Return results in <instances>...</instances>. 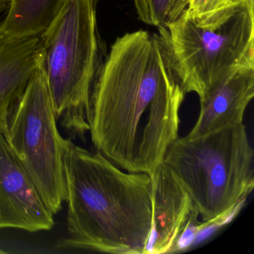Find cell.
<instances>
[{"label": "cell", "mask_w": 254, "mask_h": 254, "mask_svg": "<svg viewBox=\"0 0 254 254\" xmlns=\"http://www.w3.org/2000/svg\"><path fill=\"white\" fill-rule=\"evenodd\" d=\"M185 96L158 34L138 30L117 38L90 97L95 148L126 172L151 173L178 137Z\"/></svg>", "instance_id": "6da1fadb"}, {"label": "cell", "mask_w": 254, "mask_h": 254, "mask_svg": "<svg viewBox=\"0 0 254 254\" xmlns=\"http://www.w3.org/2000/svg\"><path fill=\"white\" fill-rule=\"evenodd\" d=\"M67 234L57 248L144 254L151 226L149 174L125 172L99 151L64 140Z\"/></svg>", "instance_id": "7a4b0ae2"}, {"label": "cell", "mask_w": 254, "mask_h": 254, "mask_svg": "<svg viewBox=\"0 0 254 254\" xmlns=\"http://www.w3.org/2000/svg\"><path fill=\"white\" fill-rule=\"evenodd\" d=\"M157 29L174 75L199 100L238 68L254 67V0L201 15L184 10Z\"/></svg>", "instance_id": "3957f363"}, {"label": "cell", "mask_w": 254, "mask_h": 254, "mask_svg": "<svg viewBox=\"0 0 254 254\" xmlns=\"http://www.w3.org/2000/svg\"><path fill=\"white\" fill-rule=\"evenodd\" d=\"M98 0H65L40 36L41 63L56 120L72 137L90 130V97L103 64L98 30Z\"/></svg>", "instance_id": "277c9868"}, {"label": "cell", "mask_w": 254, "mask_h": 254, "mask_svg": "<svg viewBox=\"0 0 254 254\" xmlns=\"http://www.w3.org/2000/svg\"><path fill=\"white\" fill-rule=\"evenodd\" d=\"M163 163L187 190L203 222L247 199L254 189V151L243 123L197 137L178 136Z\"/></svg>", "instance_id": "5b68a950"}, {"label": "cell", "mask_w": 254, "mask_h": 254, "mask_svg": "<svg viewBox=\"0 0 254 254\" xmlns=\"http://www.w3.org/2000/svg\"><path fill=\"white\" fill-rule=\"evenodd\" d=\"M57 123L40 60L3 134L54 215L66 200L64 138L59 133Z\"/></svg>", "instance_id": "8992f818"}, {"label": "cell", "mask_w": 254, "mask_h": 254, "mask_svg": "<svg viewBox=\"0 0 254 254\" xmlns=\"http://www.w3.org/2000/svg\"><path fill=\"white\" fill-rule=\"evenodd\" d=\"M54 225V214L0 131V229L36 233Z\"/></svg>", "instance_id": "52a82bcc"}, {"label": "cell", "mask_w": 254, "mask_h": 254, "mask_svg": "<svg viewBox=\"0 0 254 254\" xmlns=\"http://www.w3.org/2000/svg\"><path fill=\"white\" fill-rule=\"evenodd\" d=\"M151 226L144 254L172 253L190 220L198 217L187 190L166 164L151 173Z\"/></svg>", "instance_id": "ba28073f"}, {"label": "cell", "mask_w": 254, "mask_h": 254, "mask_svg": "<svg viewBox=\"0 0 254 254\" xmlns=\"http://www.w3.org/2000/svg\"><path fill=\"white\" fill-rule=\"evenodd\" d=\"M254 96V67L238 68L200 99L198 118L187 137H197L242 124Z\"/></svg>", "instance_id": "9c48e42d"}, {"label": "cell", "mask_w": 254, "mask_h": 254, "mask_svg": "<svg viewBox=\"0 0 254 254\" xmlns=\"http://www.w3.org/2000/svg\"><path fill=\"white\" fill-rule=\"evenodd\" d=\"M41 57L40 37L11 39L0 33V131L2 133Z\"/></svg>", "instance_id": "30bf717a"}, {"label": "cell", "mask_w": 254, "mask_h": 254, "mask_svg": "<svg viewBox=\"0 0 254 254\" xmlns=\"http://www.w3.org/2000/svg\"><path fill=\"white\" fill-rule=\"evenodd\" d=\"M65 0H8L0 33L11 39L40 37L59 15Z\"/></svg>", "instance_id": "8fae6325"}, {"label": "cell", "mask_w": 254, "mask_h": 254, "mask_svg": "<svg viewBox=\"0 0 254 254\" xmlns=\"http://www.w3.org/2000/svg\"><path fill=\"white\" fill-rule=\"evenodd\" d=\"M141 21L154 27H161L167 22L172 0H133Z\"/></svg>", "instance_id": "7c38bea8"}, {"label": "cell", "mask_w": 254, "mask_h": 254, "mask_svg": "<svg viewBox=\"0 0 254 254\" xmlns=\"http://www.w3.org/2000/svg\"><path fill=\"white\" fill-rule=\"evenodd\" d=\"M244 0H190L185 10L192 15H201L228 8Z\"/></svg>", "instance_id": "4fadbf2b"}, {"label": "cell", "mask_w": 254, "mask_h": 254, "mask_svg": "<svg viewBox=\"0 0 254 254\" xmlns=\"http://www.w3.org/2000/svg\"><path fill=\"white\" fill-rule=\"evenodd\" d=\"M198 217H194L186 226L182 233L178 236L172 253L182 251L194 245V239L197 232L200 230L202 222L197 221Z\"/></svg>", "instance_id": "5bb4252c"}, {"label": "cell", "mask_w": 254, "mask_h": 254, "mask_svg": "<svg viewBox=\"0 0 254 254\" xmlns=\"http://www.w3.org/2000/svg\"><path fill=\"white\" fill-rule=\"evenodd\" d=\"M189 2L190 0H172L166 23L178 18V16L187 8Z\"/></svg>", "instance_id": "9a60e30c"}, {"label": "cell", "mask_w": 254, "mask_h": 254, "mask_svg": "<svg viewBox=\"0 0 254 254\" xmlns=\"http://www.w3.org/2000/svg\"><path fill=\"white\" fill-rule=\"evenodd\" d=\"M6 254V252H5V251H2V250L1 249V248H0V254Z\"/></svg>", "instance_id": "2e32d148"}]
</instances>
